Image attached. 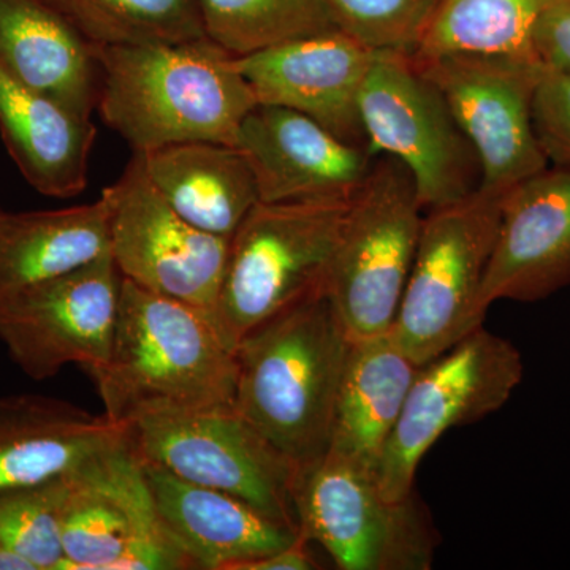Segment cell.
Masks as SVG:
<instances>
[{
    "label": "cell",
    "mask_w": 570,
    "mask_h": 570,
    "mask_svg": "<svg viewBox=\"0 0 570 570\" xmlns=\"http://www.w3.org/2000/svg\"><path fill=\"white\" fill-rule=\"evenodd\" d=\"M104 122L148 153L193 141L235 145L257 107L236 58L212 39L97 45Z\"/></svg>",
    "instance_id": "1"
},
{
    "label": "cell",
    "mask_w": 570,
    "mask_h": 570,
    "mask_svg": "<svg viewBox=\"0 0 570 570\" xmlns=\"http://www.w3.org/2000/svg\"><path fill=\"white\" fill-rule=\"evenodd\" d=\"M118 425L153 414L234 406L235 352L212 317L124 279L110 355L89 371Z\"/></svg>",
    "instance_id": "2"
},
{
    "label": "cell",
    "mask_w": 570,
    "mask_h": 570,
    "mask_svg": "<svg viewBox=\"0 0 570 570\" xmlns=\"http://www.w3.org/2000/svg\"><path fill=\"white\" fill-rule=\"evenodd\" d=\"M352 337L318 294L243 337L234 407L299 471L328 452Z\"/></svg>",
    "instance_id": "3"
},
{
    "label": "cell",
    "mask_w": 570,
    "mask_h": 570,
    "mask_svg": "<svg viewBox=\"0 0 570 570\" xmlns=\"http://www.w3.org/2000/svg\"><path fill=\"white\" fill-rule=\"evenodd\" d=\"M351 202H258L247 214L213 311L232 351L269 318L324 294Z\"/></svg>",
    "instance_id": "4"
},
{
    "label": "cell",
    "mask_w": 570,
    "mask_h": 570,
    "mask_svg": "<svg viewBox=\"0 0 570 570\" xmlns=\"http://www.w3.org/2000/svg\"><path fill=\"white\" fill-rule=\"evenodd\" d=\"M505 194L479 189L423 216L414 265L390 330L419 366L483 325V281Z\"/></svg>",
    "instance_id": "5"
},
{
    "label": "cell",
    "mask_w": 570,
    "mask_h": 570,
    "mask_svg": "<svg viewBox=\"0 0 570 570\" xmlns=\"http://www.w3.org/2000/svg\"><path fill=\"white\" fill-rule=\"evenodd\" d=\"M423 213L406 167L395 157L377 156L352 198L325 285L352 340L392 330L417 253Z\"/></svg>",
    "instance_id": "6"
},
{
    "label": "cell",
    "mask_w": 570,
    "mask_h": 570,
    "mask_svg": "<svg viewBox=\"0 0 570 570\" xmlns=\"http://www.w3.org/2000/svg\"><path fill=\"white\" fill-rule=\"evenodd\" d=\"M360 118L367 151L406 167L423 212L464 200L482 186L478 154L411 56L376 51L360 92Z\"/></svg>",
    "instance_id": "7"
},
{
    "label": "cell",
    "mask_w": 570,
    "mask_h": 570,
    "mask_svg": "<svg viewBox=\"0 0 570 570\" xmlns=\"http://www.w3.org/2000/svg\"><path fill=\"white\" fill-rule=\"evenodd\" d=\"M124 428L141 463L156 464L195 485L224 491L298 528V466L234 406L145 415Z\"/></svg>",
    "instance_id": "8"
},
{
    "label": "cell",
    "mask_w": 570,
    "mask_h": 570,
    "mask_svg": "<svg viewBox=\"0 0 570 570\" xmlns=\"http://www.w3.org/2000/svg\"><path fill=\"white\" fill-rule=\"evenodd\" d=\"M299 534L343 570H428L439 543L414 494L385 498L376 474L325 453L295 487Z\"/></svg>",
    "instance_id": "9"
},
{
    "label": "cell",
    "mask_w": 570,
    "mask_h": 570,
    "mask_svg": "<svg viewBox=\"0 0 570 570\" xmlns=\"http://www.w3.org/2000/svg\"><path fill=\"white\" fill-rule=\"evenodd\" d=\"M523 373L519 348L483 325L420 365L379 461L376 479L384 497L400 501L414 494L420 463L439 439L505 406Z\"/></svg>",
    "instance_id": "10"
},
{
    "label": "cell",
    "mask_w": 570,
    "mask_h": 570,
    "mask_svg": "<svg viewBox=\"0 0 570 570\" xmlns=\"http://www.w3.org/2000/svg\"><path fill=\"white\" fill-rule=\"evenodd\" d=\"M67 479L61 570L195 569L160 520L127 434Z\"/></svg>",
    "instance_id": "11"
},
{
    "label": "cell",
    "mask_w": 570,
    "mask_h": 570,
    "mask_svg": "<svg viewBox=\"0 0 570 570\" xmlns=\"http://www.w3.org/2000/svg\"><path fill=\"white\" fill-rule=\"evenodd\" d=\"M411 58L442 94L478 154L480 189L505 194L550 167L532 122V104L546 71L539 59L483 52Z\"/></svg>",
    "instance_id": "12"
},
{
    "label": "cell",
    "mask_w": 570,
    "mask_h": 570,
    "mask_svg": "<svg viewBox=\"0 0 570 570\" xmlns=\"http://www.w3.org/2000/svg\"><path fill=\"white\" fill-rule=\"evenodd\" d=\"M110 255L124 279L208 314L223 287L232 238L200 230L164 200L140 153L105 187Z\"/></svg>",
    "instance_id": "13"
},
{
    "label": "cell",
    "mask_w": 570,
    "mask_h": 570,
    "mask_svg": "<svg viewBox=\"0 0 570 570\" xmlns=\"http://www.w3.org/2000/svg\"><path fill=\"white\" fill-rule=\"evenodd\" d=\"M122 276L111 255L28 288L0 306V341L33 381L88 371L110 355Z\"/></svg>",
    "instance_id": "14"
},
{
    "label": "cell",
    "mask_w": 570,
    "mask_h": 570,
    "mask_svg": "<svg viewBox=\"0 0 570 570\" xmlns=\"http://www.w3.org/2000/svg\"><path fill=\"white\" fill-rule=\"evenodd\" d=\"M264 204L351 202L376 157L328 132L302 112L258 104L235 141Z\"/></svg>",
    "instance_id": "15"
},
{
    "label": "cell",
    "mask_w": 570,
    "mask_h": 570,
    "mask_svg": "<svg viewBox=\"0 0 570 570\" xmlns=\"http://www.w3.org/2000/svg\"><path fill=\"white\" fill-rule=\"evenodd\" d=\"M376 51L341 29L236 58L257 104L302 112L328 132L365 146L360 92Z\"/></svg>",
    "instance_id": "16"
},
{
    "label": "cell",
    "mask_w": 570,
    "mask_h": 570,
    "mask_svg": "<svg viewBox=\"0 0 570 570\" xmlns=\"http://www.w3.org/2000/svg\"><path fill=\"white\" fill-rule=\"evenodd\" d=\"M568 285L570 171L549 167L504 195L482 306L489 311L499 299L539 302Z\"/></svg>",
    "instance_id": "17"
},
{
    "label": "cell",
    "mask_w": 570,
    "mask_h": 570,
    "mask_svg": "<svg viewBox=\"0 0 570 570\" xmlns=\"http://www.w3.org/2000/svg\"><path fill=\"white\" fill-rule=\"evenodd\" d=\"M141 464L160 520L195 569L236 570L302 538L298 528L243 499L186 482L156 464Z\"/></svg>",
    "instance_id": "18"
},
{
    "label": "cell",
    "mask_w": 570,
    "mask_h": 570,
    "mask_svg": "<svg viewBox=\"0 0 570 570\" xmlns=\"http://www.w3.org/2000/svg\"><path fill=\"white\" fill-rule=\"evenodd\" d=\"M126 438V428L59 397L0 396V490L63 478Z\"/></svg>",
    "instance_id": "19"
},
{
    "label": "cell",
    "mask_w": 570,
    "mask_h": 570,
    "mask_svg": "<svg viewBox=\"0 0 570 570\" xmlns=\"http://www.w3.org/2000/svg\"><path fill=\"white\" fill-rule=\"evenodd\" d=\"M0 62L80 118L97 110V45L50 0H0Z\"/></svg>",
    "instance_id": "20"
},
{
    "label": "cell",
    "mask_w": 570,
    "mask_h": 570,
    "mask_svg": "<svg viewBox=\"0 0 570 570\" xmlns=\"http://www.w3.org/2000/svg\"><path fill=\"white\" fill-rule=\"evenodd\" d=\"M0 135L26 181L45 197L71 198L88 186L97 129L18 80L0 62Z\"/></svg>",
    "instance_id": "21"
},
{
    "label": "cell",
    "mask_w": 570,
    "mask_h": 570,
    "mask_svg": "<svg viewBox=\"0 0 570 570\" xmlns=\"http://www.w3.org/2000/svg\"><path fill=\"white\" fill-rule=\"evenodd\" d=\"M417 367L390 332L354 337L326 453L377 474Z\"/></svg>",
    "instance_id": "22"
},
{
    "label": "cell",
    "mask_w": 570,
    "mask_h": 570,
    "mask_svg": "<svg viewBox=\"0 0 570 570\" xmlns=\"http://www.w3.org/2000/svg\"><path fill=\"white\" fill-rule=\"evenodd\" d=\"M140 154L157 193L208 234L232 238L261 202L253 170L235 145L193 141Z\"/></svg>",
    "instance_id": "23"
},
{
    "label": "cell",
    "mask_w": 570,
    "mask_h": 570,
    "mask_svg": "<svg viewBox=\"0 0 570 570\" xmlns=\"http://www.w3.org/2000/svg\"><path fill=\"white\" fill-rule=\"evenodd\" d=\"M105 255H110V243L104 197L43 212L0 208V306Z\"/></svg>",
    "instance_id": "24"
},
{
    "label": "cell",
    "mask_w": 570,
    "mask_h": 570,
    "mask_svg": "<svg viewBox=\"0 0 570 570\" xmlns=\"http://www.w3.org/2000/svg\"><path fill=\"white\" fill-rule=\"evenodd\" d=\"M554 0H439L411 56L483 52L535 58L532 32Z\"/></svg>",
    "instance_id": "25"
},
{
    "label": "cell",
    "mask_w": 570,
    "mask_h": 570,
    "mask_svg": "<svg viewBox=\"0 0 570 570\" xmlns=\"http://www.w3.org/2000/svg\"><path fill=\"white\" fill-rule=\"evenodd\" d=\"M208 39L235 58L337 29L328 0H197Z\"/></svg>",
    "instance_id": "26"
},
{
    "label": "cell",
    "mask_w": 570,
    "mask_h": 570,
    "mask_svg": "<svg viewBox=\"0 0 570 570\" xmlns=\"http://www.w3.org/2000/svg\"><path fill=\"white\" fill-rule=\"evenodd\" d=\"M96 45L205 39L197 0H50Z\"/></svg>",
    "instance_id": "27"
},
{
    "label": "cell",
    "mask_w": 570,
    "mask_h": 570,
    "mask_svg": "<svg viewBox=\"0 0 570 570\" xmlns=\"http://www.w3.org/2000/svg\"><path fill=\"white\" fill-rule=\"evenodd\" d=\"M67 478L69 474L39 485L0 490V546L24 554L37 570H61Z\"/></svg>",
    "instance_id": "28"
},
{
    "label": "cell",
    "mask_w": 570,
    "mask_h": 570,
    "mask_svg": "<svg viewBox=\"0 0 570 570\" xmlns=\"http://www.w3.org/2000/svg\"><path fill=\"white\" fill-rule=\"evenodd\" d=\"M337 29L374 51L412 55L439 0H328Z\"/></svg>",
    "instance_id": "29"
},
{
    "label": "cell",
    "mask_w": 570,
    "mask_h": 570,
    "mask_svg": "<svg viewBox=\"0 0 570 570\" xmlns=\"http://www.w3.org/2000/svg\"><path fill=\"white\" fill-rule=\"evenodd\" d=\"M532 122L550 167L570 171V73L543 71L532 104Z\"/></svg>",
    "instance_id": "30"
},
{
    "label": "cell",
    "mask_w": 570,
    "mask_h": 570,
    "mask_svg": "<svg viewBox=\"0 0 570 570\" xmlns=\"http://www.w3.org/2000/svg\"><path fill=\"white\" fill-rule=\"evenodd\" d=\"M532 50L547 70L570 73V0H554L532 32Z\"/></svg>",
    "instance_id": "31"
},
{
    "label": "cell",
    "mask_w": 570,
    "mask_h": 570,
    "mask_svg": "<svg viewBox=\"0 0 570 570\" xmlns=\"http://www.w3.org/2000/svg\"><path fill=\"white\" fill-rule=\"evenodd\" d=\"M309 540L299 538L284 549L273 551L257 560L243 562L236 570H313L318 569L316 560L307 549Z\"/></svg>",
    "instance_id": "32"
},
{
    "label": "cell",
    "mask_w": 570,
    "mask_h": 570,
    "mask_svg": "<svg viewBox=\"0 0 570 570\" xmlns=\"http://www.w3.org/2000/svg\"><path fill=\"white\" fill-rule=\"evenodd\" d=\"M0 570H37L36 564L24 554L10 547L0 546Z\"/></svg>",
    "instance_id": "33"
}]
</instances>
